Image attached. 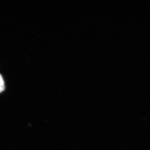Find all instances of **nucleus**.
Segmentation results:
<instances>
[{
	"mask_svg": "<svg viewBox=\"0 0 150 150\" xmlns=\"http://www.w3.org/2000/svg\"><path fill=\"white\" fill-rule=\"evenodd\" d=\"M4 88H5V86H4V81L1 75L0 74V93L4 91Z\"/></svg>",
	"mask_w": 150,
	"mask_h": 150,
	"instance_id": "f257e3e1",
	"label": "nucleus"
}]
</instances>
